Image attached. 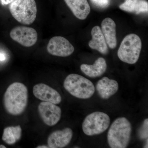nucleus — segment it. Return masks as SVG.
<instances>
[{
	"label": "nucleus",
	"mask_w": 148,
	"mask_h": 148,
	"mask_svg": "<svg viewBox=\"0 0 148 148\" xmlns=\"http://www.w3.org/2000/svg\"><path fill=\"white\" fill-rule=\"evenodd\" d=\"M28 89L25 85L14 82L8 88L3 97L6 110L12 115H19L25 111L28 103Z\"/></svg>",
	"instance_id": "f257e3e1"
},
{
	"label": "nucleus",
	"mask_w": 148,
	"mask_h": 148,
	"mask_svg": "<svg viewBox=\"0 0 148 148\" xmlns=\"http://www.w3.org/2000/svg\"><path fill=\"white\" fill-rule=\"evenodd\" d=\"M132 126L124 117L118 118L113 122L108 133V141L110 147L125 148L131 138Z\"/></svg>",
	"instance_id": "f03ea898"
},
{
	"label": "nucleus",
	"mask_w": 148,
	"mask_h": 148,
	"mask_svg": "<svg viewBox=\"0 0 148 148\" xmlns=\"http://www.w3.org/2000/svg\"><path fill=\"white\" fill-rule=\"evenodd\" d=\"M64 86L70 94L80 99L90 98L95 91V86L90 80L76 74H71L66 77Z\"/></svg>",
	"instance_id": "7ed1b4c3"
},
{
	"label": "nucleus",
	"mask_w": 148,
	"mask_h": 148,
	"mask_svg": "<svg viewBox=\"0 0 148 148\" xmlns=\"http://www.w3.org/2000/svg\"><path fill=\"white\" fill-rule=\"evenodd\" d=\"M142 47L140 37L135 34H130L122 41L118 51V56L123 62L135 64L140 57Z\"/></svg>",
	"instance_id": "20e7f679"
},
{
	"label": "nucleus",
	"mask_w": 148,
	"mask_h": 148,
	"mask_svg": "<svg viewBox=\"0 0 148 148\" xmlns=\"http://www.w3.org/2000/svg\"><path fill=\"white\" fill-rule=\"evenodd\" d=\"M9 9L14 18L22 24L30 25L36 18L37 5L35 0H15L11 3Z\"/></svg>",
	"instance_id": "39448f33"
},
{
	"label": "nucleus",
	"mask_w": 148,
	"mask_h": 148,
	"mask_svg": "<svg viewBox=\"0 0 148 148\" xmlns=\"http://www.w3.org/2000/svg\"><path fill=\"white\" fill-rule=\"evenodd\" d=\"M110 123V116L105 113L95 112L89 114L82 123L84 133L88 136L99 135L108 128Z\"/></svg>",
	"instance_id": "423d86ee"
},
{
	"label": "nucleus",
	"mask_w": 148,
	"mask_h": 148,
	"mask_svg": "<svg viewBox=\"0 0 148 148\" xmlns=\"http://www.w3.org/2000/svg\"><path fill=\"white\" fill-rule=\"evenodd\" d=\"M10 36L13 40L25 47L34 45L38 40V34L35 29L23 26L13 28L10 32Z\"/></svg>",
	"instance_id": "0eeeda50"
},
{
	"label": "nucleus",
	"mask_w": 148,
	"mask_h": 148,
	"mask_svg": "<svg viewBox=\"0 0 148 148\" xmlns=\"http://www.w3.org/2000/svg\"><path fill=\"white\" fill-rule=\"evenodd\" d=\"M38 111L43 121L48 126L55 125L61 119V109L53 103L41 102L38 106Z\"/></svg>",
	"instance_id": "6e6552de"
},
{
	"label": "nucleus",
	"mask_w": 148,
	"mask_h": 148,
	"mask_svg": "<svg viewBox=\"0 0 148 148\" xmlns=\"http://www.w3.org/2000/svg\"><path fill=\"white\" fill-rule=\"evenodd\" d=\"M75 50L74 47L68 40L61 36L51 38L47 46V51L51 55L67 57L71 55Z\"/></svg>",
	"instance_id": "1a4fd4ad"
},
{
	"label": "nucleus",
	"mask_w": 148,
	"mask_h": 148,
	"mask_svg": "<svg viewBox=\"0 0 148 148\" xmlns=\"http://www.w3.org/2000/svg\"><path fill=\"white\" fill-rule=\"evenodd\" d=\"M33 93L36 98L44 102L58 104L62 98L59 92L45 84H36L33 88Z\"/></svg>",
	"instance_id": "9d476101"
},
{
	"label": "nucleus",
	"mask_w": 148,
	"mask_h": 148,
	"mask_svg": "<svg viewBox=\"0 0 148 148\" xmlns=\"http://www.w3.org/2000/svg\"><path fill=\"white\" fill-rule=\"evenodd\" d=\"M73 136V130L69 127H66L62 130L54 131L48 138L47 144L49 148L65 147L70 143Z\"/></svg>",
	"instance_id": "9b49d317"
},
{
	"label": "nucleus",
	"mask_w": 148,
	"mask_h": 148,
	"mask_svg": "<svg viewBox=\"0 0 148 148\" xmlns=\"http://www.w3.org/2000/svg\"><path fill=\"white\" fill-rule=\"evenodd\" d=\"M98 95L103 99H108L117 92L118 83L115 80L105 77L99 80L96 84Z\"/></svg>",
	"instance_id": "f8f14e48"
},
{
	"label": "nucleus",
	"mask_w": 148,
	"mask_h": 148,
	"mask_svg": "<svg viewBox=\"0 0 148 148\" xmlns=\"http://www.w3.org/2000/svg\"><path fill=\"white\" fill-rule=\"evenodd\" d=\"M101 28L107 45L112 49L115 48L117 45L116 24L110 18H105L101 23Z\"/></svg>",
	"instance_id": "ddd939ff"
},
{
	"label": "nucleus",
	"mask_w": 148,
	"mask_h": 148,
	"mask_svg": "<svg viewBox=\"0 0 148 148\" xmlns=\"http://www.w3.org/2000/svg\"><path fill=\"white\" fill-rule=\"evenodd\" d=\"M92 39L88 43L90 48L98 51L103 54H106L108 52L107 42L99 26H95L91 32Z\"/></svg>",
	"instance_id": "4468645a"
},
{
	"label": "nucleus",
	"mask_w": 148,
	"mask_h": 148,
	"mask_svg": "<svg viewBox=\"0 0 148 148\" xmlns=\"http://www.w3.org/2000/svg\"><path fill=\"white\" fill-rule=\"evenodd\" d=\"M77 18L84 20L90 13V8L87 0H64Z\"/></svg>",
	"instance_id": "2eb2a0df"
},
{
	"label": "nucleus",
	"mask_w": 148,
	"mask_h": 148,
	"mask_svg": "<svg viewBox=\"0 0 148 148\" xmlns=\"http://www.w3.org/2000/svg\"><path fill=\"white\" fill-rule=\"evenodd\" d=\"M107 64L104 58L100 57L95 61L93 65L83 64L80 66V69L87 76L91 78L101 77L106 72Z\"/></svg>",
	"instance_id": "dca6fc26"
},
{
	"label": "nucleus",
	"mask_w": 148,
	"mask_h": 148,
	"mask_svg": "<svg viewBox=\"0 0 148 148\" xmlns=\"http://www.w3.org/2000/svg\"><path fill=\"white\" fill-rule=\"evenodd\" d=\"M121 10L139 14L148 12V3L146 0H125L119 5Z\"/></svg>",
	"instance_id": "f3484780"
},
{
	"label": "nucleus",
	"mask_w": 148,
	"mask_h": 148,
	"mask_svg": "<svg viewBox=\"0 0 148 148\" xmlns=\"http://www.w3.org/2000/svg\"><path fill=\"white\" fill-rule=\"evenodd\" d=\"M21 132L22 130L19 125L5 127L3 130L2 140L9 145H13L21 139Z\"/></svg>",
	"instance_id": "a211bd4d"
},
{
	"label": "nucleus",
	"mask_w": 148,
	"mask_h": 148,
	"mask_svg": "<svg viewBox=\"0 0 148 148\" xmlns=\"http://www.w3.org/2000/svg\"><path fill=\"white\" fill-rule=\"evenodd\" d=\"M148 119H146L144 121L142 126L140 127L138 133L139 138L141 140H145L148 138Z\"/></svg>",
	"instance_id": "6ab92c4d"
},
{
	"label": "nucleus",
	"mask_w": 148,
	"mask_h": 148,
	"mask_svg": "<svg viewBox=\"0 0 148 148\" xmlns=\"http://www.w3.org/2000/svg\"><path fill=\"white\" fill-rule=\"evenodd\" d=\"M95 5L101 8H105L108 5L109 0H91Z\"/></svg>",
	"instance_id": "aec40b11"
},
{
	"label": "nucleus",
	"mask_w": 148,
	"mask_h": 148,
	"mask_svg": "<svg viewBox=\"0 0 148 148\" xmlns=\"http://www.w3.org/2000/svg\"><path fill=\"white\" fill-rule=\"evenodd\" d=\"M5 56L3 53H0V61H3L5 60Z\"/></svg>",
	"instance_id": "412c9836"
},
{
	"label": "nucleus",
	"mask_w": 148,
	"mask_h": 148,
	"mask_svg": "<svg viewBox=\"0 0 148 148\" xmlns=\"http://www.w3.org/2000/svg\"><path fill=\"white\" fill-rule=\"evenodd\" d=\"M37 148H48V146L45 145H40L36 147Z\"/></svg>",
	"instance_id": "4be33fe9"
},
{
	"label": "nucleus",
	"mask_w": 148,
	"mask_h": 148,
	"mask_svg": "<svg viewBox=\"0 0 148 148\" xmlns=\"http://www.w3.org/2000/svg\"><path fill=\"white\" fill-rule=\"evenodd\" d=\"M6 147L3 145H0V148H6Z\"/></svg>",
	"instance_id": "5701e85b"
},
{
	"label": "nucleus",
	"mask_w": 148,
	"mask_h": 148,
	"mask_svg": "<svg viewBox=\"0 0 148 148\" xmlns=\"http://www.w3.org/2000/svg\"><path fill=\"white\" fill-rule=\"evenodd\" d=\"M145 148H148V141L147 142V143H146Z\"/></svg>",
	"instance_id": "b1692460"
}]
</instances>
